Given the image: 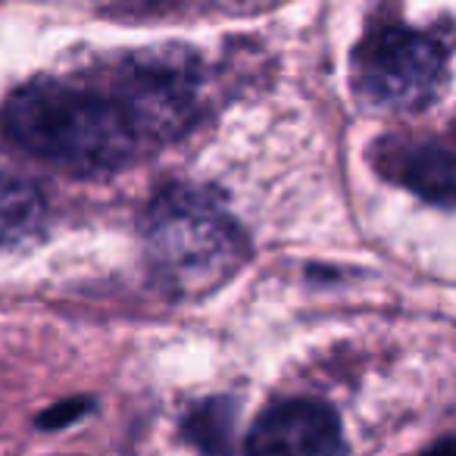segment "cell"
<instances>
[{"mask_svg": "<svg viewBox=\"0 0 456 456\" xmlns=\"http://www.w3.org/2000/svg\"><path fill=\"white\" fill-rule=\"evenodd\" d=\"M0 122L22 151L72 172L119 169L134 147V132L119 103L57 82L20 88Z\"/></svg>", "mask_w": 456, "mask_h": 456, "instance_id": "1", "label": "cell"}, {"mask_svg": "<svg viewBox=\"0 0 456 456\" xmlns=\"http://www.w3.org/2000/svg\"><path fill=\"white\" fill-rule=\"evenodd\" d=\"M144 235L153 273L178 294L222 285L244 256L238 222L222 197L200 184H169L159 191L147 213Z\"/></svg>", "mask_w": 456, "mask_h": 456, "instance_id": "2", "label": "cell"}, {"mask_svg": "<svg viewBox=\"0 0 456 456\" xmlns=\"http://www.w3.org/2000/svg\"><path fill=\"white\" fill-rule=\"evenodd\" d=\"M447 69V53L435 38L406 28L375 35L356 60V88L387 110H419L435 101Z\"/></svg>", "mask_w": 456, "mask_h": 456, "instance_id": "3", "label": "cell"}, {"mask_svg": "<svg viewBox=\"0 0 456 456\" xmlns=\"http://www.w3.org/2000/svg\"><path fill=\"white\" fill-rule=\"evenodd\" d=\"M197 107V76L169 57L134 60L126 76L119 110L132 132L147 138H175L184 132Z\"/></svg>", "mask_w": 456, "mask_h": 456, "instance_id": "4", "label": "cell"}, {"mask_svg": "<svg viewBox=\"0 0 456 456\" xmlns=\"http://www.w3.org/2000/svg\"><path fill=\"white\" fill-rule=\"evenodd\" d=\"M341 422L319 400L273 403L248 437V456H341Z\"/></svg>", "mask_w": 456, "mask_h": 456, "instance_id": "5", "label": "cell"}, {"mask_svg": "<svg viewBox=\"0 0 456 456\" xmlns=\"http://www.w3.org/2000/svg\"><path fill=\"white\" fill-rule=\"evenodd\" d=\"M400 182L410 191H416L419 197L431 203H441V207H450L453 200V153L447 147H435V144H422L412 147L400 157L397 163Z\"/></svg>", "mask_w": 456, "mask_h": 456, "instance_id": "6", "label": "cell"}, {"mask_svg": "<svg viewBox=\"0 0 456 456\" xmlns=\"http://www.w3.org/2000/svg\"><path fill=\"white\" fill-rule=\"evenodd\" d=\"M45 200L32 182L0 172V244H20L38 235Z\"/></svg>", "mask_w": 456, "mask_h": 456, "instance_id": "7", "label": "cell"}, {"mask_svg": "<svg viewBox=\"0 0 456 456\" xmlns=\"http://www.w3.org/2000/svg\"><path fill=\"white\" fill-rule=\"evenodd\" d=\"M232 435H235V403L228 397L203 400L184 419V437L207 456L232 453Z\"/></svg>", "mask_w": 456, "mask_h": 456, "instance_id": "8", "label": "cell"}, {"mask_svg": "<svg viewBox=\"0 0 456 456\" xmlns=\"http://www.w3.org/2000/svg\"><path fill=\"white\" fill-rule=\"evenodd\" d=\"M82 412H85L82 400H69V403L51 406V410L41 416V425H45V428H53V425H66V422H72L76 416H82Z\"/></svg>", "mask_w": 456, "mask_h": 456, "instance_id": "9", "label": "cell"}, {"mask_svg": "<svg viewBox=\"0 0 456 456\" xmlns=\"http://www.w3.org/2000/svg\"><path fill=\"white\" fill-rule=\"evenodd\" d=\"M425 456H456V447H453V441H450V437H444V441L437 444V447H431Z\"/></svg>", "mask_w": 456, "mask_h": 456, "instance_id": "10", "label": "cell"}, {"mask_svg": "<svg viewBox=\"0 0 456 456\" xmlns=\"http://www.w3.org/2000/svg\"><path fill=\"white\" fill-rule=\"evenodd\" d=\"M128 7H138V10H153V7H163L169 0H126Z\"/></svg>", "mask_w": 456, "mask_h": 456, "instance_id": "11", "label": "cell"}]
</instances>
